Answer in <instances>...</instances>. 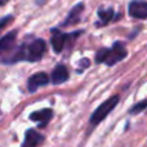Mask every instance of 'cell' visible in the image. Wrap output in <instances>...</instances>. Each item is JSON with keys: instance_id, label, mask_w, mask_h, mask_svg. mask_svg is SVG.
<instances>
[{"instance_id": "6", "label": "cell", "mask_w": 147, "mask_h": 147, "mask_svg": "<svg viewBox=\"0 0 147 147\" xmlns=\"http://www.w3.org/2000/svg\"><path fill=\"white\" fill-rule=\"evenodd\" d=\"M53 117V110L52 109H41L39 111H34L30 115V119L32 121H36L40 128L47 127V124L49 123V120Z\"/></svg>"}, {"instance_id": "8", "label": "cell", "mask_w": 147, "mask_h": 147, "mask_svg": "<svg viewBox=\"0 0 147 147\" xmlns=\"http://www.w3.org/2000/svg\"><path fill=\"white\" fill-rule=\"evenodd\" d=\"M49 83V76L45 72H36L28 79V90L35 92L38 90L40 86H45Z\"/></svg>"}, {"instance_id": "5", "label": "cell", "mask_w": 147, "mask_h": 147, "mask_svg": "<svg viewBox=\"0 0 147 147\" xmlns=\"http://www.w3.org/2000/svg\"><path fill=\"white\" fill-rule=\"evenodd\" d=\"M130 17L136 20H145L147 18V1L145 0H132L128 7Z\"/></svg>"}, {"instance_id": "12", "label": "cell", "mask_w": 147, "mask_h": 147, "mask_svg": "<svg viewBox=\"0 0 147 147\" xmlns=\"http://www.w3.org/2000/svg\"><path fill=\"white\" fill-rule=\"evenodd\" d=\"M114 14H115V12L112 8H99L98 9V17L101 20V22L105 23V25L109 23L114 18Z\"/></svg>"}, {"instance_id": "13", "label": "cell", "mask_w": 147, "mask_h": 147, "mask_svg": "<svg viewBox=\"0 0 147 147\" xmlns=\"http://www.w3.org/2000/svg\"><path fill=\"white\" fill-rule=\"evenodd\" d=\"M146 109H147V98L146 99H142V101H140L138 103H136L134 106H133L132 109L129 110V114L130 115H137V114H140V112L145 111Z\"/></svg>"}, {"instance_id": "9", "label": "cell", "mask_w": 147, "mask_h": 147, "mask_svg": "<svg viewBox=\"0 0 147 147\" xmlns=\"http://www.w3.org/2000/svg\"><path fill=\"white\" fill-rule=\"evenodd\" d=\"M41 142H44V137L34 129H28L25 134V140L21 147H38Z\"/></svg>"}, {"instance_id": "10", "label": "cell", "mask_w": 147, "mask_h": 147, "mask_svg": "<svg viewBox=\"0 0 147 147\" xmlns=\"http://www.w3.org/2000/svg\"><path fill=\"white\" fill-rule=\"evenodd\" d=\"M83 10H84V4H83V3H78V4H76L71 10H70L69 16L66 17V20H65V22L62 23V26H63V27H66V26L79 23V22H80L81 12H83Z\"/></svg>"}, {"instance_id": "2", "label": "cell", "mask_w": 147, "mask_h": 147, "mask_svg": "<svg viewBox=\"0 0 147 147\" xmlns=\"http://www.w3.org/2000/svg\"><path fill=\"white\" fill-rule=\"evenodd\" d=\"M119 99H120L119 96H112V97H110V98H107L105 102H102V103L93 111V114L90 115L89 123H90L92 127H96V125H98L102 120L106 119L107 115L117 106Z\"/></svg>"}, {"instance_id": "11", "label": "cell", "mask_w": 147, "mask_h": 147, "mask_svg": "<svg viewBox=\"0 0 147 147\" xmlns=\"http://www.w3.org/2000/svg\"><path fill=\"white\" fill-rule=\"evenodd\" d=\"M16 38H17V31H12V32L3 36L1 40H0V49H1V52L10 51L16 43Z\"/></svg>"}, {"instance_id": "14", "label": "cell", "mask_w": 147, "mask_h": 147, "mask_svg": "<svg viewBox=\"0 0 147 147\" xmlns=\"http://www.w3.org/2000/svg\"><path fill=\"white\" fill-rule=\"evenodd\" d=\"M8 20H12V17H10V16H7V17H4V18L1 20V28L4 27L5 25H7V21H8Z\"/></svg>"}, {"instance_id": "7", "label": "cell", "mask_w": 147, "mask_h": 147, "mask_svg": "<svg viewBox=\"0 0 147 147\" xmlns=\"http://www.w3.org/2000/svg\"><path fill=\"white\" fill-rule=\"evenodd\" d=\"M69 78H70V74H69L67 67L62 63L56 65V67H54L53 71H52V84L59 85V84L69 80Z\"/></svg>"}, {"instance_id": "3", "label": "cell", "mask_w": 147, "mask_h": 147, "mask_svg": "<svg viewBox=\"0 0 147 147\" xmlns=\"http://www.w3.org/2000/svg\"><path fill=\"white\" fill-rule=\"evenodd\" d=\"M47 51V43L43 39H35L30 44H26V61L36 62L43 58Z\"/></svg>"}, {"instance_id": "1", "label": "cell", "mask_w": 147, "mask_h": 147, "mask_svg": "<svg viewBox=\"0 0 147 147\" xmlns=\"http://www.w3.org/2000/svg\"><path fill=\"white\" fill-rule=\"evenodd\" d=\"M128 56L125 45L121 41H116L111 48H101L96 53L97 63H106L107 66H114L117 62L123 61Z\"/></svg>"}, {"instance_id": "4", "label": "cell", "mask_w": 147, "mask_h": 147, "mask_svg": "<svg viewBox=\"0 0 147 147\" xmlns=\"http://www.w3.org/2000/svg\"><path fill=\"white\" fill-rule=\"evenodd\" d=\"M81 32H83V31H75L74 34H65V32H61L59 30H57V28H53V30H52V38H51V43H52L53 51L56 52V53L62 52V49L66 45L67 40L71 38H76V36H79Z\"/></svg>"}]
</instances>
